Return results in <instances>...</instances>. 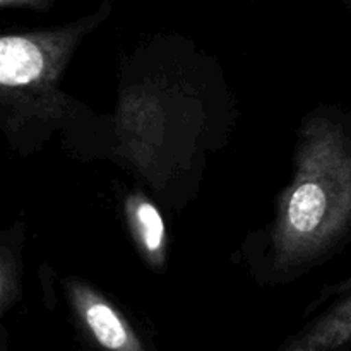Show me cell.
<instances>
[{
    "label": "cell",
    "mask_w": 351,
    "mask_h": 351,
    "mask_svg": "<svg viewBox=\"0 0 351 351\" xmlns=\"http://www.w3.org/2000/svg\"><path fill=\"white\" fill-rule=\"evenodd\" d=\"M3 2H9V0H0V3H3Z\"/></svg>",
    "instance_id": "52a82bcc"
},
{
    "label": "cell",
    "mask_w": 351,
    "mask_h": 351,
    "mask_svg": "<svg viewBox=\"0 0 351 351\" xmlns=\"http://www.w3.org/2000/svg\"><path fill=\"white\" fill-rule=\"evenodd\" d=\"M127 216L137 243L153 266H163L167 232L160 211L143 195H132L127 201Z\"/></svg>",
    "instance_id": "5b68a950"
},
{
    "label": "cell",
    "mask_w": 351,
    "mask_h": 351,
    "mask_svg": "<svg viewBox=\"0 0 351 351\" xmlns=\"http://www.w3.org/2000/svg\"><path fill=\"white\" fill-rule=\"evenodd\" d=\"M351 346V288L328 312L278 351H346Z\"/></svg>",
    "instance_id": "277c9868"
},
{
    "label": "cell",
    "mask_w": 351,
    "mask_h": 351,
    "mask_svg": "<svg viewBox=\"0 0 351 351\" xmlns=\"http://www.w3.org/2000/svg\"><path fill=\"white\" fill-rule=\"evenodd\" d=\"M75 38L69 31L0 36V106L24 115L51 112Z\"/></svg>",
    "instance_id": "7a4b0ae2"
},
{
    "label": "cell",
    "mask_w": 351,
    "mask_h": 351,
    "mask_svg": "<svg viewBox=\"0 0 351 351\" xmlns=\"http://www.w3.org/2000/svg\"><path fill=\"white\" fill-rule=\"evenodd\" d=\"M72 305L93 341L105 351H144L123 315L103 295L84 283L69 285Z\"/></svg>",
    "instance_id": "3957f363"
},
{
    "label": "cell",
    "mask_w": 351,
    "mask_h": 351,
    "mask_svg": "<svg viewBox=\"0 0 351 351\" xmlns=\"http://www.w3.org/2000/svg\"><path fill=\"white\" fill-rule=\"evenodd\" d=\"M350 288H351V278L346 281V283H343V287H338V291H348Z\"/></svg>",
    "instance_id": "8992f818"
},
{
    "label": "cell",
    "mask_w": 351,
    "mask_h": 351,
    "mask_svg": "<svg viewBox=\"0 0 351 351\" xmlns=\"http://www.w3.org/2000/svg\"><path fill=\"white\" fill-rule=\"evenodd\" d=\"M351 233V129L332 117L304 123L295 171L285 189L271 237L274 271L298 273Z\"/></svg>",
    "instance_id": "6da1fadb"
}]
</instances>
